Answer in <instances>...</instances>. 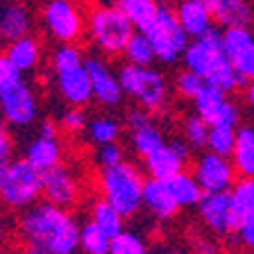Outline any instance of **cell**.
Listing matches in <instances>:
<instances>
[{
    "label": "cell",
    "instance_id": "32",
    "mask_svg": "<svg viewBox=\"0 0 254 254\" xmlns=\"http://www.w3.org/2000/svg\"><path fill=\"white\" fill-rule=\"evenodd\" d=\"M109 254H150V245L145 236L132 229H123L109 243Z\"/></svg>",
    "mask_w": 254,
    "mask_h": 254
},
{
    "label": "cell",
    "instance_id": "29",
    "mask_svg": "<svg viewBox=\"0 0 254 254\" xmlns=\"http://www.w3.org/2000/svg\"><path fill=\"white\" fill-rule=\"evenodd\" d=\"M111 236L102 227H98L93 220L86 218L79 225V252L82 254H107L109 252Z\"/></svg>",
    "mask_w": 254,
    "mask_h": 254
},
{
    "label": "cell",
    "instance_id": "37",
    "mask_svg": "<svg viewBox=\"0 0 254 254\" xmlns=\"http://www.w3.org/2000/svg\"><path fill=\"white\" fill-rule=\"evenodd\" d=\"M206 82L200 77L197 73H193V70L189 68H182L175 73L173 77V91L175 95H180V98H184V100H193L197 93L202 91V86H204Z\"/></svg>",
    "mask_w": 254,
    "mask_h": 254
},
{
    "label": "cell",
    "instance_id": "13",
    "mask_svg": "<svg viewBox=\"0 0 254 254\" xmlns=\"http://www.w3.org/2000/svg\"><path fill=\"white\" fill-rule=\"evenodd\" d=\"M195 209H197L200 222L211 234H216V236H234V234H236L241 216H238L236 209H234L229 190L204 193Z\"/></svg>",
    "mask_w": 254,
    "mask_h": 254
},
{
    "label": "cell",
    "instance_id": "24",
    "mask_svg": "<svg viewBox=\"0 0 254 254\" xmlns=\"http://www.w3.org/2000/svg\"><path fill=\"white\" fill-rule=\"evenodd\" d=\"M229 159L236 168V175L254 177V125L236 127V145Z\"/></svg>",
    "mask_w": 254,
    "mask_h": 254
},
{
    "label": "cell",
    "instance_id": "20",
    "mask_svg": "<svg viewBox=\"0 0 254 254\" xmlns=\"http://www.w3.org/2000/svg\"><path fill=\"white\" fill-rule=\"evenodd\" d=\"M143 209L159 222L173 220L177 216V211H180L168 184L164 180H154V177H145V184H143Z\"/></svg>",
    "mask_w": 254,
    "mask_h": 254
},
{
    "label": "cell",
    "instance_id": "19",
    "mask_svg": "<svg viewBox=\"0 0 254 254\" xmlns=\"http://www.w3.org/2000/svg\"><path fill=\"white\" fill-rule=\"evenodd\" d=\"M173 9L177 14V21L182 23V27L190 39L204 37L206 32H211L216 27L211 7L206 0H177Z\"/></svg>",
    "mask_w": 254,
    "mask_h": 254
},
{
    "label": "cell",
    "instance_id": "49",
    "mask_svg": "<svg viewBox=\"0 0 254 254\" xmlns=\"http://www.w3.org/2000/svg\"><path fill=\"white\" fill-rule=\"evenodd\" d=\"M86 5H100V2H109V0H84Z\"/></svg>",
    "mask_w": 254,
    "mask_h": 254
},
{
    "label": "cell",
    "instance_id": "30",
    "mask_svg": "<svg viewBox=\"0 0 254 254\" xmlns=\"http://www.w3.org/2000/svg\"><path fill=\"white\" fill-rule=\"evenodd\" d=\"M220 37H222V50H225V55H227L232 62H236L254 43V34H252V30H250V25L222 27Z\"/></svg>",
    "mask_w": 254,
    "mask_h": 254
},
{
    "label": "cell",
    "instance_id": "35",
    "mask_svg": "<svg viewBox=\"0 0 254 254\" xmlns=\"http://www.w3.org/2000/svg\"><path fill=\"white\" fill-rule=\"evenodd\" d=\"M234 145H236V127L211 125L209 138H206V150L222 154V157H232Z\"/></svg>",
    "mask_w": 254,
    "mask_h": 254
},
{
    "label": "cell",
    "instance_id": "11",
    "mask_svg": "<svg viewBox=\"0 0 254 254\" xmlns=\"http://www.w3.org/2000/svg\"><path fill=\"white\" fill-rule=\"evenodd\" d=\"M145 34L154 48L157 62L164 66H175L177 62H182L190 43V37L186 34L182 23L177 21V14L173 7H161L157 21L145 30Z\"/></svg>",
    "mask_w": 254,
    "mask_h": 254
},
{
    "label": "cell",
    "instance_id": "12",
    "mask_svg": "<svg viewBox=\"0 0 254 254\" xmlns=\"http://www.w3.org/2000/svg\"><path fill=\"white\" fill-rule=\"evenodd\" d=\"M86 73L91 79V91H93V102L102 109H116L123 105L125 93H123L118 70L111 66V62L102 55H86Z\"/></svg>",
    "mask_w": 254,
    "mask_h": 254
},
{
    "label": "cell",
    "instance_id": "42",
    "mask_svg": "<svg viewBox=\"0 0 254 254\" xmlns=\"http://www.w3.org/2000/svg\"><path fill=\"white\" fill-rule=\"evenodd\" d=\"M236 236H238V243L243 245L245 250L254 252V213L241 218L238 229H236Z\"/></svg>",
    "mask_w": 254,
    "mask_h": 254
},
{
    "label": "cell",
    "instance_id": "43",
    "mask_svg": "<svg viewBox=\"0 0 254 254\" xmlns=\"http://www.w3.org/2000/svg\"><path fill=\"white\" fill-rule=\"evenodd\" d=\"M234 66H236V70L241 73V77H243L245 82L254 79V43L234 62Z\"/></svg>",
    "mask_w": 254,
    "mask_h": 254
},
{
    "label": "cell",
    "instance_id": "1",
    "mask_svg": "<svg viewBox=\"0 0 254 254\" xmlns=\"http://www.w3.org/2000/svg\"><path fill=\"white\" fill-rule=\"evenodd\" d=\"M79 225L73 209L39 200L16 213V241L41 245L57 254H77Z\"/></svg>",
    "mask_w": 254,
    "mask_h": 254
},
{
    "label": "cell",
    "instance_id": "10",
    "mask_svg": "<svg viewBox=\"0 0 254 254\" xmlns=\"http://www.w3.org/2000/svg\"><path fill=\"white\" fill-rule=\"evenodd\" d=\"M86 177L84 173L73 164V161H62L55 168H48L43 173V197L53 204L66 206V209H77L82 202L89 197V189H86Z\"/></svg>",
    "mask_w": 254,
    "mask_h": 254
},
{
    "label": "cell",
    "instance_id": "22",
    "mask_svg": "<svg viewBox=\"0 0 254 254\" xmlns=\"http://www.w3.org/2000/svg\"><path fill=\"white\" fill-rule=\"evenodd\" d=\"M211 7L213 21L222 27L250 25L254 21V9L250 0H206Z\"/></svg>",
    "mask_w": 254,
    "mask_h": 254
},
{
    "label": "cell",
    "instance_id": "14",
    "mask_svg": "<svg viewBox=\"0 0 254 254\" xmlns=\"http://www.w3.org/2000/svg\"><path fill=\"white\" fill-rule=\"evenodd\" d=\"M190 152H193V148H190L184 138H173V141H166L154 152H150L148 157H143L141 168L145 170L148 177L168 182L170 177H175L177 173L189 168Z\"/></svg>",
    "mask_w": 254,
    "mask_h": 254
},
{
    "label": "cell",
    "instance_id": "41",
    "mask_svg": "<svg viewBox=\"0 0 254 254\" xmlns=\"http://www.w3.org/2000/svg\"><path fill=\"white\" fill-rule=\"evenodd\" d=\"M14 159H16V141L11 136L9 127H2L0 129V177H2V173Z\"/></svg>",
    "mask_w": 254,
    "mask_h": 254
},
{
    "label": "cell",
    "instance_id": "6",
    "mask_svg": "<svg viewBox=\"0 0 254 254\" xmlns=\"http://www.w3.org/2000/svg\"><path fill=\"white\" fill-rule=\"evenodd\" d=\"M134 32H136L134 25L127 21L125 14L114 2L89 5L84 43L93 48L95 55H102L107 59H118Z\"/></svg>",
    "mask_w": 254,
    "mask_h": 254
},
{
    "label": "cell",
    "instance_id": "52",
    "mask_svg": "<svg viewBox=\"0 0 254 254\" xmlns=\"http://www.w3.org/2000/svg\"><path fill=\"white\" fill-rule=\"evenodd\" d=\"M9 254H11V252H9Z\"/></svg>",
    "mask_w": 254,
    "mask_h": 254
},
{
    "label": "cell",
    "instance_id": "33",
    "mask_svg": "<svg viewBox=\"0 0 254 254\" xmlns=\"http://www.w3.org/2000/svg\"><path fill=\"white\" fill-rule=\"evenodd\" d=\"M209 129H211V125H209L202 116H197L195 111L182 121V138H184L193 150H206Z\"/></svg>",
    "mask_w": 254,
    "mask_h": 254
},
{
    "label": "cell",
    "instance_id": "17",
    "mask_svg": "<svg viewBox=\"0 0 254 254\" xmlns=\"http://www.w3.org/2000/svg\"><path fill=\"white\" fill-rule=\"evenodd\" d=\"M190 173L195 175L197 184L202 186L204 193H220V190H229L236 182V168H234L232 159L216 154L211 150L200 152L193 159Z\"/></svg>",
    "mask_w": 254,
    "mask_h": 254
},
{
    "label": "cell",
    "instance_id": "5",
    "mask_svg": "<svg viewBox=\"0 0 254 254\" xmlns=\"http://www.w3.org/2000/svg\"><path fill=\"white\" fill-rule=\"evenodd\" d=\"M0 118L11 129H23L39 118V93L23 73L0 53Z\"/></svg>",
    "mask_w": 254,
    "mask_h": 254
},
{
    "label": "cell",
    "instance_id": "48",
    "mask_svg": "<svg viewBox=\"0 0 254 254\" xmlns=\"http://www.w3.org/2000/svg\"><path fill=\"white\" fill-rule=\"evenodd\" d=\"M157 5H161V7H170V5H175L177 0H154Z\"/></svg>",
    "mask_w": 254,
    "mask_h": 254
},
{
    "label": "cell",
    "instance_id": "31",
    "mask_svg": "<svg viewBox=\"0 0 254 254\" xmlns=\"http://www.w3.org/2000/svg\"><path fill=\"white\" fill-rule=\"evenodd\" d=\"M225 100H227V91L218 89V86H213V84H204L202 91L190 102H193V111H195L197 116H202L209 125H211L213 116L218 114V109L222 107Z\"/></svg>",
    "mask_w": 254,
    "mask_h": 254
},
{
    "label": "cell",
    "instance_id": "2",
    "mask_svg": "<svg viewBox=\"0 0 254 254\" xmlns=\"http://www.w3.org/2000/svg\"><path fill=\"white\" fill-rule=\"evenodd\" d=\"M84 43H55L48 55L46 68L53 79L59 100L66 107H89L93 102L91 79L86 73Z\"/></svg>",
    "mask_w": 254,
    "mask_h": 254
},
{
    "label": "cell",
    "instance_id": "8",
    "mask_svg": "<svg viewBox=\"0 0 254 254\" xmlns=\"http://www.w3.org/2000/svg\"><path fill=\"white\" fill-rule=\"evenodd\" d=\"M86 14L89 5L84 0H46L39 23L53 43H84Z\"/></svg>",
    "mask_w": 254,
    "mask_h": 254
},
{
    "label": "cell",
    "instance_id": "45",
    "mask_svg": "<svg viewBox=\"0 0 254 254\" xmlns=\"http://www.w3.org/2000/svg\"><path fill=\"white\" fill-rule=\"evenodd\" d=\"M193 254H218V245L209 238H195L193 241Z\"/></svg>",
    "mask_w": 254,
    "mask_h": 254
},
{
    "label": "cell",
    "instance_id": "26",
    "mask_svg": "<svg viewBox=\"0 0 254 254\" xmlns=\"http://www.w3.org/2000/svg\"><path fill=\"white\" fill-rule=\"evenodd\" d=\"M114 5L125 14V18L134 25V30L145 32L159 16L161 5L154 0H114Z\"/></svg>",
    "mask_w": 254,
    "mask_h": 254
},
{
    "label": "cell",
    "instance_id": "23",
    "mask_svg": "<svg viewBox=\"0 0 254 254\" xmlns=\"http://www.w3.org/2000/svg\"><path fill=\"white\" fill-rule=\"evenodd\" d=\"M123 132H125V123H121L111 114H98V116L89 118L84 138L93 148H100V145H107V143H121Z\"/></svg>",
    "mask_w": 254,
    "mask_h": 254
},
{
    "label": "cell",
    "instance_id": "38",
    "mask_svg": "<svg viewBox=\"0 0 254 254\" xmlns=\"http://www.w3.org/2000/svg\"><path fill=\"white\" fill-rule=\"evenodd\" d=\"M123 159H127V154L121 143H107V145L95 148V166H98V168L116 166V164H121Z\"/></svg>",
    "mask_w": 254,
    "mask_h": 254
},
{
    "label": "cell",
    "instance_id": "25",
    "mask_svg": "<svg viewBox=\"0 0 254 254\" xmlns=\"http://www.w3.org/2000/svg\"><path fill=\"white\" fill-rule=\"evenodd\" d=\"M86 218L93 220L98 227L105 229L111 238L125 229V218H123L107 200H102L100 195L86 197Z\"/></svg>",
    "mask_w": 254,
    "mask_h": 254
},
{
    "label": "cell",
    "instance_id": "16",
    "mask_svg": "<svg viewBox=\"0 0 254 254\" xmlns=\"http://www.w3.org/2000/svg\"><path fill=\"white\" fill-rule=\"evenodd\" d=\"M125 129H127V136H129V150L138 159L148 157L150 152H154V150L161 148L168 141L161 125L154 121V114L141 109V107H134L132 111H127Z\"/></svg>",
    "mask_w": 254,
    "mask_h": 254
},
{
    "label": "cell",
    "instance_id": "39",
    "mask_svg": "<svg viewBox=\"0 0 254 254\" xmlns=\"http://www.w3.org/2000/svg\"><path fill=\"white\" fill-rule=\"evenodd\" d=\"M14 241H16V220H11L9 211L0 204V254H9Z\"/></svg>",
    "mask_w": 254,
    "mask_h": 254
},
{
    "label": "cell",
    "instance_id": "21",
    "mask_svg": "<svg viewBox=\"0 0 254 254\" xmlns=\"http://www.w3.org/2000/svg\"><path fill=\"white\" fill-rule=\"evenodd\" d=\"M34 27V14L30 11V7L21 0H9L2 11H0V41L9 43L16 39L32 34Z\"/></svg>",
    "mask_w": 254,
    "mask_h": 254
},
{
    "label": "cell",
    "instance_id": "46",
    "mask_svg": "<svg viewBox=\"0 0 254 254\" xmlns=\"http://www.w3.org/2000/svg\"><path fill=\"white\" fill-rule=\"evenodd\" d=\"M245 102H248V107L254 111V79L245 82Z\"/></svg>",
    "mask_w": 254,
    "mask_h": 254
},
{
    "label": "cell",
    "instance_id": "40",
    "mask_svg": "<svg viewBox=\"0 0 254 254\" xmlns=\"http://www.w3.org/2000/svg\"><path fill=\"white\" fill-rule=\"evenodd\" d=\"M211 125H220V127H238L241 125V109H238L236 102L227 100L222 102V107L218 109V114L213 116Z\"/></svg>",
    "mask_w": 254,
    "mask_h": 254
},
{
    "label": "cell",
    "instance_id": "9",
    "mask_svg": "<svg viewBox=\"0 0 254 254\" xmlns=\"http://www.w3.org/2000/svg\"><path fill=\"white\" fill-rule=\"evenodd\" d=\"M43 197V173L25 157H16L0 177V204L9 213H21Z\"/></svg>",
    "mask_w": 254,
    "mask_h": 254
},
{
    "label": "cell",
    "instance_id": "18",
    "mask_svg": "<svg viewBox=\"0 0 254 254\" xmlns=\"http://www.w3.org/2000/svg\"><path fill=\"white\" fill-rule=\"evenodd\" d=\"M2 55H5L11 62V66L23 75L37 73V70L43 68V64L48 62L46 43H43V39L37 37V34H25V37L16 39V41L5 43Z\"/></svg>",
    "mask_w": 254,
    "mask_h": 254
},
{
    "label": "cell",
    "instance_id": "51",
    "mask_svg": "<svg viewBox=\"0 0 254 254\" xmlns=\"http://www.w3.org/2000/svg\"><path fill=\"white\" fill-rule=\"evenodd\" d=\"M107 254H109V252H107Z\"/></svg>",
    "mask_w": 254,
    "mask_h": 254
},
{
    "label": "cell",
    "instance_id": "36",
    "mask_svg": "<svg viewBox=\"0 0 254 254\" xmlns=\"http://www.w3.org/2000/svg\"><path fill=\"white\" fill-rule=\"evenodd\" d=\"M57 125L64 136H84V129L89 125V116H86L84 107H66L64 114L59 116Z\"/></svg>",
    "mask_w": 254,
    "mask_h": 254
},
{
    "label": "cell",
    "instance_id": "3",
    "mask_svg": "<svg viewBox=\"0 0 254 254\" xmlns=\"http://www.w3.org/2000/svg\"><path fill=\"white\" fill-rule=\"evenodd\" d=\"M95 195L107 200L125 220H132L143 211V184L145 170L129 159H123L116 166L98 168L93 175Z\"/></svg>",
    "mask_w": 254,
    "mask_h": 254
},
{
    "label": "cell",
    "instance_id": "4",
    "mask_svg": "<svg viewBox=\"0 0 254 254\" xmlns=\"http://www.w3.org/2000/svg\"><path fill=\"white\" fill-rule=\"evenodd\" d=\"M182 64H184V68L200 75L206 84H213L227 93L245 84V79L236 70L234 62L222 50V37L218 27L206 32L204 37L190 39L184 57H182Z\"/></svg>",
    "mask_w": 254,
    "mask_h": 254
},
{
    "label": "cell",
    "instance_id": "34",
    "mask_svg": "<svg viewBox=\"0 0 254 254\" xmlns=\"http://www.w3.org/2000/svg\"><path fill=\"white\" fill-rule=\"evenodd\" d=\"M232 204L241 218L254 213V177H241L229 189Z\"/></svg>",
    "mask_w": 254,
    "mask_h": 254
},
{
    "label": "cell",
    "instance_id": "47",
    "mask_svg": "<svg viewBox=\"0 0 254 254\" xmlns=\"http://www.w3.org/2000/svg\"><path fill=\"white\" fill-rule=\"evenodd\" d=\"M154 254H184L182 250H173V248H168V250H159V252H154Z\"/></svg>",
    "mask_w": 254,
    "mask_h": 254
},
{
    "label": "cell",
    "instance_id": "7",
    "mask_svg": "<svg viewBox=\"0 0 254 254\" xmlns=\"http://www.w3.org/2000/svg\"><path fill=\"white\" fill-rule=\"evenodd\" d=\"M116 70L127 100H132L136 107L150 114H159L166 109L170 98V84L159 68L123 62Z\"/></svg>",
    "mask_w": 254,
    "mask_h": 254
},
{
    "label": "cell",
    "instance_id": "27",
    "mask_svg": "<svg viewBox=\"0 0 254 254\" xmlns=\"http://www.w3.org/2000/svg\"><path fill=\"white\" fill-rule=\"evenodd\" d=\"M166 184H168L170 193H173V197H175V202H177L180 209H193V206H197L200 197L204 195V190H202V186L197 184L195 175L189 173V170L177 173L175 177H170Z\"/></svg>",
    "mask_w": 254,
    "mask_h": 254
},
{
    "label": "cell",
    "instance_id": "28",
    "mask_svg": "<svg viewBox=\"0 0 254 254\" xmlns=\"http://www.w3.org/2000/svg\"><path fill=\"white\" fill-rule=\"evenodd\" d=\"M121 59L127 64H136V66H154L157 64V55H154V48L150 43L148 34L138 30L134 32L132 39L127 41L125 50H123Z\"/></svg>",
    "mask_w": 254,
    "mask_h": 254
},
{
    "label": "cell",
    "instance_id": "15",
    "mask_svg": "<svg viewBox=\"0 0 254 254\" xmlns=\"http://www.w3.org/2000/svg\"><path fill=\"white\" fill-rule=\"evenodd\" d=\"M25 159L32 166H37L41 173L48 168H55L57 164L66 161V141L59 132V125L55 121H43L39 127V134L27 143Z\"/></svg>",
    "mask_w": 254,
    "mask_h": 254
},
{
    "label": "cell",
    "instance_id": "44",
    "mask_svg": "<svg viewBox=\"0 0 254 254\" xmlns=\"http://www.w3.org/2000/svg\"><path fill=\"white\" fill-rule=\"evenodd\" d=\"M11 254H57L53 250L41 248V245H34V243H21L16 241V245L11 248Z\"/></svg>",
    "mask_w": 254,
    "mask_h": 254
},
{
    "label": "cell",
    "instance_id": "50",
    "mask_svg": "<svg viewBox=\"0 0 254 254\" xmlns=\"http://www.w3.org/2000/svg\"><path fill=\"white\" fill-rule=\"evenodd\" d=\"M2 127H7V125H5V123H2V118H0V129H2Z\"/></svg>",
    "mask_w": 254,
    "mask_h": 254
}]
</instances>
